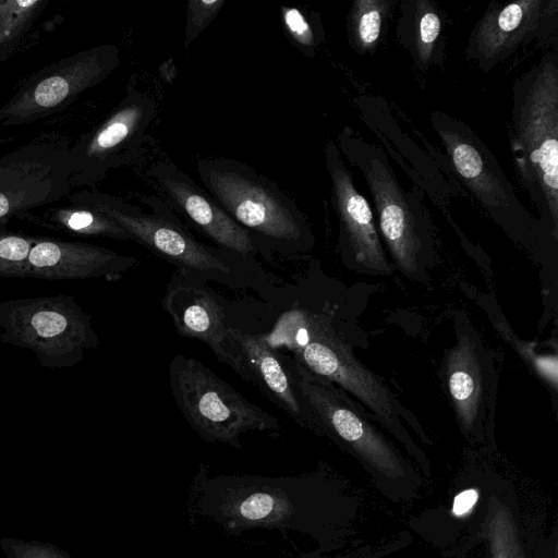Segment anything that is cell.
Returning <instances> with one entry per match:
<instances>
[{
	"mask_svg": "<svg viewBox=\"0 0 558 558\" xmlns=\"http://www.w3.org/2000/svg\"><path fill=\"white\" fill-rule=\"evenodd\" d=\"M518 180L556 240L558 233V53L514 78L508 125Z\"/></svg>",
	"mask_w": 558,
	"mask_h": 558,
	"instance_id": "cell-1",
	"label": "cell"
},
{
	"mask_svg": "<svg viewBox=\"0 0 558 558\" xmlns=\"http://www.w3.org/2000/svg\"><path fill=\"white\" fill-rule=\"evenodd\" d=\"M336 144L365 180L395 266L408 278L423 280L436 259V234L423 192L415 185L404 189L384 148L351 126L341 129Z\"/></svg>",
	"mask_w": 558,
	"mask_h": 558,
	"instance_id": "cell-2",
	"label": "cell"
},
{
	"mask_svg": "<svg viewBox=\"0 0 558 558\" xmlns=\"http://www.w3.org/2000/svg\"><path fill=\"white\" fill-rule=\"evenodd\" d=\"M195 169L208 194L260 246L282 253L304 252L313 246L306 216L269 178L228 158H198Z\"/></svg>",
	"mask_w": 558,
	"mask_h": 558,
	"instance_id": "cell-3",
	"label": "cell"
},
{
	"mask_svg": "<svg viewBox=\"0 0 558 558\" xmlns=\"http://www.w3.org/2000/svg\"><path fill=\"white\" fill-rule=\"evenodd\" d=\"M148 210L120 198L96 195L92 207L121 226L134 241L178 269L228 287L246 286L248 260L199 242L158 195L136 194Z\"/></svg>",
	"mask_w": 558,
	"mask_h": 558,
	"instance_id": "cell-4",
	"label": "cell"
},
{
	"mask_svg": "<svg viewBox=\"0 0 558 558\" xmlns=\"http://www.w3.org/2000/svg\"><path fill=\"white\" fill-rule=\"evenodd\" d=\"M429 121L458 181L509 238L531 247L551 238L521 203L496 156L466 123L439 110L430 113Z\"/></svg>",
	"mask_w": 558,
	"mask_h": 558,
	"instance_id": "cell-5",
	"label": "cell"
},
{
	"mask_svg": "<svg viewBox=\"0 0 558 558\" xmlns=\"http://www.w3.org/2000/svg\"><path fill=\"white\" fill-rule=\"evenodd\" d=\"M168 374L177 408L203 441L241 450V438L248 432L281 434L277 417L246 400L201 361L178 353Z\"/></svg>",
	"mask_w": 558,
	"mask_h": 558,
	"instance_id": "cell-6",
	"label": "cell"
},
{
	"mask_svg": "<svg viewBox=\"0 0 558 558\" xmlns=\"http://www.w3.org/2000/svg\"><path fill=\"white\" fill-rule=\"evenodd\" d=\"M0 341L31 350L49 369L77 365L100 340L88 314L66 294L0 301Z\"/></svg>",
	"mask_w": 558,
	"mask_h": 558,
	"instance_id": "cell-7",
	"label": "cell"
},
{
	"mask_svg": "<svg viewBox=\"0 0 558 558\" xmlns=\"http://www.w3.org/2000/svg\"><path fill=\"white\" fill-rule=\"evenodd\" d=\"M292 374L317 434L341 442L388 476L404 474L402 459L373 423L376 420L373 414L339 386L311 373L294 360Z\"/></svg>",
	"mask_w": 558,
	"mask_h": 558,
	"instance_id": "cell-8",
	"label": "cell"
},
{
	"mask_svg": "<svg viewBox=\"0 0 558 558\" xmlns=\"http://www.w3.org/2000/svg\"><path fill=\"white\" fill-rule=\"evenodd\" d=\"M442 381L461 432L484 434L494 424L497 359L465 317H457L456 342L441 363Z\"/></svg>",
	"mask_w": 558,
	"mask_h": 558,
	"instance_id": "cell-9",
	"label": "cell"
},
{
	"mask_svg": "<svg viewBox=\"0 0 558 558\" xmlns=\"http://www.w3.org/2000/svg\"><path fill=\"white\" fill-rule=\"evenodd\" d=\"M293 351V360L311 373L348 391L390 433L402 441L410 437L401 418L410 414L375 374L359 362L348 345L316 322L307 342Z\"/></svg>",
	"mask_w": 558,
	"mask_h": 558,
	"instance_id": "cell-10",
	"label": "cell"
},
{
	"mask_svg": "<svg viewBox=\"0 0 558 558\" xmlns=\"http://www.w3.org/2000/svg\"><path fill=\"white\" fill-rule=\"evenodd\" d=\"M558 26V0L493 1L470 33L465 59L483 73L522 46L549 37Z\"/></svg>",
	"mask_w": 558,
	"mask_h": 558,
	"instance_id": "cell-11",
	"label": "cell"
},
{
	"mask_svg": "<svg viewBox=\"0 0 558 558\" xmlns=\"http://www.w3.org/2000/svg\"><path fill=\"white\" fill-rule=\"evenodd\" d=\"M324 160L339 222V250L344 262L369 275H391L393 267L385 253L372 208L355 187L352 172L332 140L326 141Z\"/></svg>",
	"mask_w": 558,
	"mask_h": 558,
	"instance_id": "cell-12",
	"label": "cell"
},
{
	"mask_svg": "<svg viewBox=\"0 0 558 558\" xmlns=\"http://www.w3.org/2000/svg\"><path fill=\"white\" fill-rule=\"evenodd\" d=\"M146 179L168 206L216 246L253 259L260 250L255 239L171 159L155 161Z\"/></svg>",
	"mask_w": 558,
	"mask_h": 558,
	"instance_id": "cell-13",
	"label": "cell"
},
{
	"mask_svg": "<svg viewBox=\"0 0 558 558\" xmlns=\"http://www.w3.org/2000/svg\"><path fill=\"white\" fill-rule=\"evenodd\" d=\"M161 304L179 336L204 342L219 362L248 381L243 359L229 335L230 325L221 298L206 284V280L177 269L167 284Z\"/></svg>",
	"mask_w": 558,
	"mask_h": 558,
	"instance_id": "cell-14",
	"label": "cell"
},
{
	"mask_svg": "<svg viewBox=\"0 0 558 558\" xmlns=\"http://www.w3.org/2000/svg\"><path fill=\"white\" fill-rule=\"evenodd\" d=\"M156 116L157 105L153 96L131 82L119 107L88 144L94 177L100 178L109 168L134 160L147 141Z\"/></svg>",
	"mask_w": 558,
	"mask_h": 558,
	"instance_id": "cell-15",
	"label": "cell"
},
{
	"mask_svg": "<svg viewBox=\"0 0 558 558\" xmlns=\"http://www.w3.org/2000/svg\"><path fill=\"white\" fill-rule=\"evenodd\" d=\"M134 256L106 247L60 240H35L24 278L46 280L121 279L136 265Z\"/></svg>",
	"mask_w": 558,
	"mask_h": 558,
	"instance_id": "cell-16",
	"label": "cell"
},
{
	"mask_svg": "<svg viewBox=\"0 0 558 558\" xmlns=\"http://www.w3.org/2000/svg\"><path fill=\"white\" fill-rule=\"evenodd\" d=\"M246 368L248 381L256 386L294 423L317 433L314 420L298 390L292 371L260 335L229 328Z\"/></svg>",
	"mask_w": 558,
	"mask_h": 558,
	"instance_id": "cell-17",
	"label": "cell"
},
{
	"mask_svg": "<svg viewBox=\"0 0 558 558\" xmlns=\"http://www.w3.org/2000/svg\"><path fill=\"white\" fill-rule=\"evenodd\" d=\"M400 16L396 38L422 72L442 66L446 61L445 19L432 0H403L399 2Z\"/></svg>",
	"mask_w": 558,
	"mask_h": 558,
	"instance_id": "cell-18",
	"label": "cell"
},
{
	"mask_svg": "<svg viewBox=\"0 0 558 558\" xmlns=\"http://www.w3.org/2000/svg\"><path fill=\"white\" fill-rule=\"evenodd\" d=\"M397 0H354L347 16V38L352 50L360 54L376 51L385 35L388 20Z\"/></svg>",
	"mask_w": 558,
	"mask_h": 558,
	"instance_id": "cell-19",
	"label": "cell"
},
{
	"mask_svg": "<svg viewBox=\"0 0 558 558\" xmlns=\"http://www.w3.org/2000/svg\"><path fill=\"white\" fill-rule=\"evenodd\" d=\"M282 28L289 40L305 56L313 57L324 40L319 17H310L296 7L281 5Z\"/></svg>",
	"mask_w": 558,
	"mask_h": 558,
	"instance_id": "cell-20",
	"label": "cell"
},
{
	"mask_svg": "<svg viewBox=\"0 0 558 558\" xmlns=\"http://www.w3.org/2000/svg\"><path fill=\"white\" fill-rule=\"evenodd\" d=\"M36 239L0 232V277L24 278Z\"/></svg>",
	"mask_w": 558,
	"mask_h": 558,
	"instance_id": "cell-21",
	"label": "cell"
},
{
	"mask_svg": "<svg viewBox=\"0 0 558 558\" xmlns=\"http://www.w3.org/2000/svg\"><path fill=\"white\" fill-rule=\"evenodd\" d=\"M225 0H190L186 5L184 46L187 48L215 20Z\"/></svg>",
	"mask_w": 558,
	"mask_h": 558,
	"instance_id": "cell-22",
	"label": "cell"
},
{
	"mask_svg": "<svg viewBox=\"0 0 558 558\" xmlns=\"http://www.w3.org/2000/svg\"><path fill=\"white\" fill-rule=\"evenodd\" d=\"M0 547L7 558H72L62 549L39 541L3 537Z\"/></svg>",
	"mask_w": 558,
	"mask_h": 558,
	"instance_id": "cell-23",
	"label": "cell"
},
{
	"mask_svg": "<svg viewBox=\"0 0 558 558\" xmlns=\"http://www.w3.org/2000/svg\"><path fill=\"white\" fill-rule=\"evenodd\" d=\"M69 94V83L59 76L49 77L35 89L34 98L41 107H52L61 102Z\"/></svg>",
	"mask_w": 558,
	"mask_h": 558,
	"instance_id": "cell-24",
	"label": "cell"
},
{
	"mask_svg": "<svg viewBox=\"0 0 558 558\" xmlns=\"http://www.w3.org/2000/svg\"><path fill=\"white\" fill-rule=\"evenodd\" d=\"M478 499V492L470 488L459 493L452 502V514L456 517L466 515L475 506Z\"/></svg>",
	"mask_w": 558,
	"mask_h": 558,
	"instance_id": "cell-25",
	"label": "cell"
},
{
	"mask_svg": "<svg viewBox=\"0 0 558 558\" xmlns=\"http://www.w3.org/2000/svg\"><path fill=\"white\" fill-rule=\"evenodd\" d=\"M494 558H514V553L508 548H504L502 544L495 537L494 538Z\"/></svg>",
	"mask_w": 558,
	"mask_h": 558,
	"instance_id": "cell-26",
	"label": "cell"
},
{
	"mask_svg": "<svg viewBox=\"0 0 558 558\" xmlns=\"http://www.w3.org/2000/svg\"><path fill=\"white\" fill-rule=\"evenodd\" d=\"M16 3L23 8H27L35 4L36 1H17Z\"/></svg>",
	"mask_w": 558,
	"mask_h": 558,
	"instance_id": "cell-27",
	"label": "cell"
}]
</instances>
